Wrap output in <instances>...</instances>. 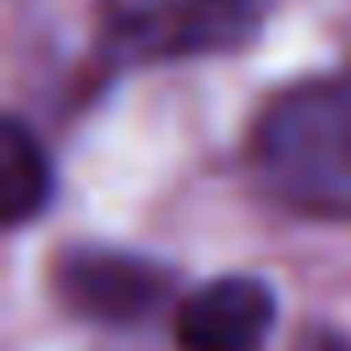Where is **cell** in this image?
Returning <instances> with one entry per match:
<instances>
[{
    "instance_id": "cell-1",
    "label": "cell",
    "mask_w": 351,
    "mask_h": 351,
    "mask_svg": "<svg viewBox=\"0 0 351 351\" xmlns=\"http://www.w3.org/2000/svg\"><path fill=\"white\" fill-rule=\"evenodd\" d=\"M247 159L280 208L307 219H351V71L313 77L269 99Z\"/></svg>"
},
{
    "instance_id": "cell-2",
    "label": "cell",
    "mask_w": 351,
    "mask_h": 351,
    "mask_svg": "<svg viewBox=\"0 0 351 351\" xmlns=\"http://www.w3.org/2000/svg\"><path fill=\"white\" fill-rule=\"evenodd\" d=\"M269 0H99V33L121 60H197L247 44Z\"/></svg>"
},
{
    "instance_id": "cell-5",
    "label": "cell",
    "mask_w": 351,
    "mask_h": 351,
    "mask_svg": "<svg viewBox=\"0 0 351 351\" xmlns=\"http://www.w3.org/2000/svg\"><path fill=\"white\" fill-rule=\"evenodd\" d=\"M55 197V170H49V154L44 143L27 132V121H5L0 126V219L16 230L27 225L38 208H49Z\"/></svg>"
},
{
    "instance_id": "cell-6",
    "label": "cell",
    "mask_w": 351,
    "mask_h": 351,
    "mask_svg": "<svg viewBox=\"0 0 351 351\" xmlns=\"http://www.w3.org/2000/svg\"><path fill=\"white\" fill-rule=\"evenodd\" d=\"M302 351H351V346H346V340H335V335H318V340H313V346H302Z\"/></svg>"
},
{
    "instance_id": "cell-4",
    "label": "cell",
    "mask_w": 351,
    "mask_h": 351,
    "mask_svg": "<svg viewBox=\"0 0 351 351\" xmlns=\"http://www.w3.org/2000/svg\"><path fill=\"white\" fill-rule=\"evenodd\" d=\"M274 329V291L252 274H219L181 296L176 346L181 351H263Z\"/></svg>"
},
{
    "instance_id": "cell-3",
    "label": "cell",
    "mask_w": 351,
    "mask_h": 351,
    "mask_svg": "<svg viewBox=\"0 0 351 351\" xmlns=\"http://www.w3.org/2000/svg\"><path fill=\"white\" fill-rule=\"evenodd\" d=\"M55 296L88 324H143L170 296V274L154 258L115 247H66L55 258Z\"/></svg>"
}]
</instances>
